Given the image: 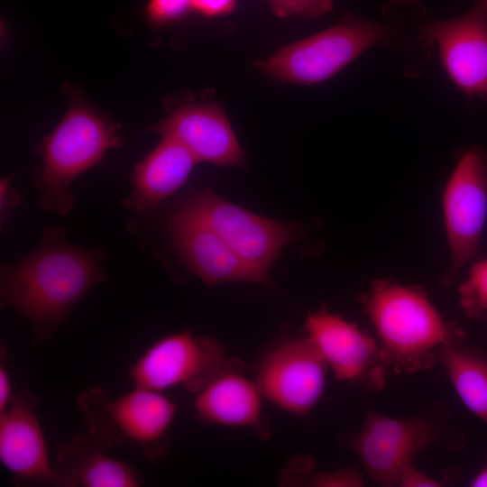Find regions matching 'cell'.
<instances>
[{
  "label": "cell",
  "mask_w": 487,
  "mask_h": 487,
  "mask_svg": "<svg viewBox=\"0 0 487 487\" xmlns=\"http://www.w3.org/2000/svg\"><path fill=\"white\" fill-rule=\"evenodd\" d=\"M106 260L102 250L74 245L63 229L50 225L32 253L1 267V307L27 319L36 343L47 340L74 306L106 280Z\"/></svg>",
  "instance_id": "cell-1"
},
{
  "label": "cell",
  "mask_w": 487,
  "mask_h": 487,
  "mask_svg": "<svg viewBox=\"0 0 487 487\" xmlns=\"http://www.w3.org/2000/svg\"><path fill=\"white\" fill-rule=\"evenodd\" d=\"M307 339L331 369L335 378L378 391L388 369L378 342L354 323L321 309L306 317Z\"/></svg>",
  "instance_id": "cell-10"
},
{
  "label": "cell",
  "mask_w": 487,
  "mask_h": 487,
  "mask_svg": "<svg viewBox=\"0 0 487 487\" xmlns=\"http://www.w3.org/2000/svg\"><path fill=\"white\" fill-rule=\"evenodd\" d=\"M475 5L487 14V0H478Z\"/></svg>",
  "instance_id": "cell-30"
},
{
  "label": "cell",
  "mask_w": 487,
  "mask_h": 487,
  "mask_svg": "<svg viewBox=\"0 0 487 487\" xmlns=\"http://www.w3.org/2000/svg\"><path fill=\"white\" fill-rule=\"evenodd\" d=\"M230 363L215 338L182 331L149 345L133 363L128 376L135 387L160 392L181 387L197 394Z\"/></svg>",
  "instance_id": "cell-8"
},
{
  "label": "cell",
  "mask_w": 487,
  "mask_h": 487,
  "mask_svg": "<svg viewBox=\"0 0 487 487\" xmlns=\"http://www.w3.org/2000/svg\"><path fill=\"white\" fill-rule=\"evenodd\" d=\"M328 366L305 339L285 341L261 362L256 382L265 400L298 416H308L323 395Z\"/></svg>",
  "instance_id": "cell-11"
},
{
  "label": "cell",
  "mask_w": 487,
  "mask_h": 487,
  "mask_svg": "<svg viewBox=\"0 0 487 487\" xmlns=\"http://www.w3.org/2000/svg\"><path fill=\"white\" fill-rule=\"evenodd\" d=\"M170 232L185 264L207 284L266 283L209 225L184 208L171 216Z\"/></svg>",
  "instance_id": "cell-15"
},
{
  "label": "cell",
  "mask_w": 487,
  "mask_h": 487,
  "mask_svg": "<svg viewBox=\"0 0 487 487\" xmlns=\"http://www.w3.org/2000/svg\"><path fill=\"white\" fill-rule=\"evenodd\" d=\"M0 200L1 222L4 223L11 210L21 202L20 194L11 185L9 178L1 179Z\"/></svg>",
  "instance_id": "cell-26"
},
{
  "label": "cell",
  "mask_w": 487,
  "mask_h": 487,
  "mask_svg": "<svg viewBox=\"0 0 487 487\" xmlns=\"http://www.w3.org/2000/svg\"><path fill=\"white\" fill-rule=\"evenodd\" d=\"M418 38L436 46L452 82L466 96L487 99V14L478 6L461 16L430 21Z\"/></svg>",
  "instance_id": "cell-12"
},
{
  "label": "cell",
  "mask_w": 487,
  "mask_h": 487,
  "mask_svg": "<svg viewBox=\"0 0 487 487\" xmlns=\"http://www.w3.org/2000/svg\"><path fill=\"white\" fill-rule=\"evenodd\" d=\"M107 450L87 432L75 434L57 451L52 486H140L139 473L129 464L109 455Z\"/></svg>",
  "instance_id": "cell-16"
},
{
  "label": "cell",
  "mask_w": 487,
  "mask_h": 487,
  "mask_svg": "<svg viewBox=\"0 0 487 487\" xmlns=\"http://www.w3.org/2000/svg\"><path fill=\"white\" fill-rule=\"evenodd\" d=\"M458 292L461 308L468 318L479 319L487 312V259L473 265Z\"/></svg>",
  "instance_id": "cell-20"
},
{
  "label": "cell",
  "mask_w": 487,
  "mask_h": 487,
  "mask_svg": "<svg viewBox=\"0 0 487 487\" xmlns=\"http://www.w3.org/2000/svg\"><path fill=\"white\" fill-rule=\"evenodd\" d=\"M466 444L448 406L438 401L404 418L369 409L361 429L347 439L369 477L383 487L398 486L401 472L425 449L441 446L456 452Z\"/></svg>",
  "instance_id": "cell-3"
},
{
  "label": "cell",
  "mask_w": 487,
  "mask_h": 487,
  "mask_svg": "<svg viewBox=\"0 0 487 487\" xmlns=\"http://www.w3.org/2000/svg\"><path fill=\"white\" fill-rule=\"evenodd\" d=\"M262 399L257 382L230 363L197 393L194 410L207 423L256 427L262 418Z\"/></svg>",
  "instance_id": "cell-18"
},
{
  "label": "cell",
  "mask_w": 487,
  "mask_h": 487,
  "mask_svg": "<svg viewBox=\"0 0 487 487\" xmlns=\"http://www.w3.org/2000/svg\"><path fill=\"white\" fill-rule=\"evenodd\" d=\"M198 162L179 142L162 136L159 144L134 166L133 190L124 199V207L136 212L156 208L186 183Z\"/></svg>",
  "instance_id": "cell-17"
},
{
  "label": "cell",
  "mask_w": 487,
  "mask_h": 487,
  "mask_svg": "<svg viewBox=\"0 0 487 487\" xmlns=\"http://www.w3.org/2000/svg\"><path fill=\"white\" fill-rule=\"evenodd\" d=\"M388 36L384 24L351 16L325 31L284 46L266 60H258L256 67L282 82L315 85L332 78Z\"/></svg>",
  "instance_id": "cell-6"
},
{
  "label": "cell",
  "mask_w": 487,
  "mask_h": 487,
  "mask_svg": "<svg viewBox=\"0 0 487 487\" xmlns=\"http://www.w3.org/2000/svg\"><path fill=\"white\" fill-rule=\"evenodd\" d=\"M437 361L463 403L487 426V349L464 338L443 345Z\"/></svg>",
  "instance_id": "cell-19"
},
{
  "label": "cell",
  "mask_w": 487,
  "mask_h": 487,
  "mask_svg": "<svg viewBox=\"0 0 487 487\" xmlns=\"http://www.w3.org/2000/svg\"><path fill=\"white\" fill-rule=\"evenodd\" d=\"M75 402L87 432L106 448L129 446L151 463L169 449L178 408L164 392L133 386L123 395L111 397L93 386L82 391Z\"/></svg>",
  "instance_id": "cell-5"
},
{
  "label": "cell",
  "mask_w": 487,
  "mask_h": 487,
  "mask_svg": "<svg viewBox=\"0 0 487 487\" xmlns=\"http://www.w3.org/2000/svg\"><path fill=\"white\" fill-rule=\"evenodd\" d=\"M333 9V0H289V16L316 19Z\"/></svg>",
  "instance_id": "cell-23"
},
{
  "label": "cell",
  "mask_w": 487,
  "mask_h": 487,
  "mask_svg": "<svg viewBox=\"0 0 487 487\" xmlns=\"http://www.w3.org/2000/svg\"><path fill=\"white\" fill-rule=\"evenodd\" d=\"M15 392L13 391V382L10 372L5 363H0V413H3L10 405Z\"/></svg>",
  "instance_id": "cell-27"
},
{
  "label": "cell",
  "mask_w": 487,
  "mask_h": 487,
  "mask_svg": "<svg viewBox=\"0 0 487 487\" xmlns=\"http://www.w3.org/2000/svg\"><path fill=\"white\" fill-rule=\"evenodd\" d=\"M37 408V397L23 390L0 413V462L17 484L52 485L53 465Z\"/></svg>",
  "instance_id": "cell-13"
},
{
  "label": "cell",
  "mask_w": 487,
  "mask_h": 487,
  "mask_svg": "<svg viewBox=\"0 0 487 487\" xmlns=\"http://www.w3.org/2000/svg\"><path fill=\"white\" fill-rule=\"evenodd\" d=\"M148 130L177 141L198 161L218 166L245 163V155L233 127L216 103L180 105Z\"/></svg>",
  "instance_id": "cell-14"
},
{
  "label": "cell",
  "mask_w": 487,
  "mask_h": 487,
  "mask_svg": "<svg viewBox=\"0 0 487 487\" xmlns=\"http://www.w3.org/2000/svg\"><path fill=\"white\" fill-rule=\"evenodd\" d=\"M305 482L314 487H362L364 485V478L356 469L346 467L311 473Z\"/></svg>",
  "instance_id": "cell-22"
},
{
  "label": "cell",
  "mask_w": 487,
  "mask_h": 487,
  "mask_svg": "<svg viewBox=\"0 0 487 487\" xmlns=\"http://www.w3.org/2000/svg\"><path fill=\"white\" fill-rule=\"evenodd\" d=\"M180 207L209 225L266 284L271 267L283 248L301 235L296 225L253 214L208 189L192 194Z\"/></svg>",
  "instance_id": "cell-7"
},
{
  "label": "cell",
  "mask_w": 487,
  "mask_h": 487,
  "mask_svg": "<svg viewBox=\"0 0 487 487\" xmlns=\"http://www.w3.org/2000/svg\"><path fill=\"white\" fill-rule=\"evenodd\" d=\"M472 487H487V455L486 464L470 482Z\"/></svg>",
  "instance_id": "cell-29"
},
{
  "label": "cell",
  "mask_w": 487,
  "mask_h": 487,
  "mask_svg": "<svg viewBox=\"0 0 487 487\" xmlns=\"http://www.w3.org/2000/svg\"><path fill=\"white\" fill-rule=\"evenodd\" d=\"M120 145L116 125L70 91L68 111L42 143L41 164L33 178L40 204L60 215L69 212L71 182Z\"/></svg>",
  "instance_id": "cell-4"
},
{
  "label": "cell",
  "mask_w": 487,
  "mask_h": 487,
  "mask_svg": "<svg viewBox=\"0 0 487 487\" xmlns=\"http://www.w3.org/2000/svg\"><path fill=\"white\" fill-rule=\"evenodd\" d=\"M268 2L274 14L280 18L289 17V0H268Z\"/></svg>",
  "instance_id": "cell-28"
},
{
  "label": "cell",
  "mask_w": 487,
  "mask_h": 487,
  "mask_svg": "<svg viewBox=\"0 0 487 487\" xmlns=\"http://www.w3.org/2000/svg\"><path fill=\"white\" fill-rule=\"evenodd\" d=\"M443 212L451 260L441 283L449 287L478 252L487 217V151L474 146L462 154L445 188Z\"/></svg>",
  "instance_id": "cell-9"
},
{
  "label": "cell",
  "mask_w": 487,
  "mask_h": 487,
  "mask_svg": "<svg viewBox=\"0 0 487 487\" xmlns=\"http://www.w3.org/2000/svg\"><path fill=\"white\" fill-rule=\"evenodd\" d=\"M361 302L376 331L384 362L394 372L430 370L443 345L467 338L462 326L446 320L417 286L376 280Z\"/></svg>",
  "instance_id": "cell-2"
},
{
  "label": "cell",
  "mask_w": 487,
  "mask_h": 487,
  "mask_svg": "<svg viewBox=\"0 0 487 487\" xmlns=\"http://www.w3.org/2000/svg\"><path fill=\"white\" fill-rule=\"evenodd\" d=\"M446 484V481H439L424 473L413 464L401 472L398 481V486L400 487H442Z\"/></svg>",
  "instance_id": "cell-24"
},
{
  "label": "cell",
  "mask_w": 487,
  "mask_h": 487,
  "mask_svg": "<svg viewBox=\"0 0 487 487\" xmlns=\"http://www.w3.org/2000/svg\"><path fill=\"white\" fill-rule=\"evenodd\" d=\"M192 3L193 10L198 14L207 17H215L233 12L237 0H192Z\"/></svg>",
  "instance_id": "cell-25"
},
{
  "label": "cell",
  "mask_w": 487,
  "mask_h": 487,
  "mask_svg": "<svg viewBox=\"0 0 487 487\" xmlns=\"http://www.w3.org/2000/svg\"><path fill=\"white\" fill-rule=\"evenodd\" d=\"M193 10L192 0H149L148 19L156 24L176 22Z\"/></svg>",
  "instance_id": "cell-21"
}]
</instances>
